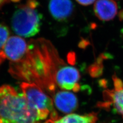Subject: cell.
<instances>
[{
  "label": "cell",
  "instance_id": "obj_7",
  "mask_svg": "<svg viewBox=\"0 0 123 123\" xmlns=\"http://www.w3.org/2000/svg\"><path fill=\"white\" fill-rule=\"evenodd\" d=\"M48 8L55 20L63 22L72 16L74 8L71 0H50Z\"/></svg>",
  "mask_w": 123,
  "mask_h": 123
},
{
  "label": "cell",
  "instance_id": "obj_8",
  "mask_svg": "<svg viewBox=\"0 0 123 123\" xmlns=\"http://www.w3.org/2000/svg\"><path fill=\"white\" fill-rule=\"evenodd\" d=\"M118 6L114 0H97L93 6L94 12L100 21L112 20L117 13Z\"/></svg>",
  "mask_w": 123,
  "mask_h": 123
},
{
  "label": "cell",
  "instance_id": "obj_3",
  "mask_svg": "<svg viewBox=\"0 0 123 123\" xmlns=\"http://www.w3.org/2000/svg\"><path fill=\"white\" fill-rule=\"evenodd\" d=\"M20 87L28 105L36 112L40 121L45 120L49 115L52 120L59 117L52 98L39 86L34 83L23 82Z\"/></svg>",
  "mask_w": 123,
  "mask_h": 123
},
{
  "label": "cell",
  "instance_id": "obj_10",
  "mask_svg": "<svg viewBox=\"0 0 123 123\" xmlns=\"http://www.w3.org/2000/svg\"><path fill=\"white\" fill-rule=\"evenodd\" d=\"M9 36V31L6 26L0 24V50H2Z\"/></svg>",
  "mask_w": 123,
  "mask_h": 123
},
{
  "label": "cell",
  "instance_id": "obj_4",
  "mask_svg": "<svg viewBox=\"0 0 123 123\" xmlns=\"http://www.w3.org/2000/svg\"><path fill=\"white\" fill-rule=\"evenodd\" d=\"M27 50L28 43L24 38L17 36L9 37L3 48L6 58L14 63L24 59Z\"/></svg>",
  "mask_w": 123,
  "mask_h": 123
},
{
  "label": "cell",
  "instance_id": "obj_1",
  "mask_svg": "<svg viewBox=\"0 0 123 123\" xmlns=\"http://www.w3.org/2000/svg\"><path fill=\"white\" fill-rule=\"evenodd\" d=\"M22 93L8 85L0 87V123H40Z\"/></svg>",
  "mask_w": 123,
  "mask_h": 123
},
{
  "label": "cell",
  "instance_id": "obj_14",
  "mask_svg": "<svg viewBox=\"0 0 123 123\" xmlns=\"http://www.w3.org/2000/svg\"><path fill=\"white\" fill-rule=\"evenodd\" d=\"M12 1H18V0H12Z\"/></svg>",
  "mask_w": 123,
  "mask_h": 123
},
{
  "label": "cell",
  "instance_id": "obj_5",
  "mask_svg": "<svg viewBox=\"0 0 123 123\" xmlns=\"http://www.w3.org/2000/svg\"><path fill=\"white\" fill-rule=\"evenodd\" d=\"M114 88L104 92L105 107L112 105L117 112L123 117V83L117 76H113Z\"/></svg>",
  "mask_w": 123,
  "mask_h": 123
},
{
  "label": "cell",
  "instance_id": "obj_9",
  "mask_svg": "<svg viewBox=\"0 0 123 123\" xmlns=\"http://www.w3.org/2000/svg\"><path fill=\"white\" fill-rule=\"evenodd\" d=\"M98 119L97 114L92 112L85 115L70 113L53 121L55 123H96Z\"/></svg>",
  "mask_w": 123,
  "mask_h": 123
},
{
  "label": "cell",
  "instance_id": "obj_2",
  "mask_svg": "<svg viewBox=\"0 0 123 123\" xmlns=\"http://www.w3.org/2000/svg\"><path fill=\"white\" fill-rule=\"evenodd\" d=\"M37 0H27L15 11L11 20V26L18 35L25 37L36 36L41 25V14L38 12Z\"/></svg>",
  "mask_w": 123,
  "mask_h": 123
},
{
  "label": "cell",
  "instance_id": "obj_11",
  "mask_svg": "<svg viewBox=\"0 0 123 123\" xmlns=\"http://www.w3.org/2000/svg\"><path fill=\"white\" fill-rule=\"evenodd\" d=\"M79 4L83 6H88L93 4L95 0H75Z\"/></svg>",
  "mask_w": 123,
  "mask_h": 123
},
{
  "label": "cell",
  "instance_id": "obj_13",
  "mask_svg": "<svg viewBox=\"0 0 123 123\" xmlns=\"http://www.w3.org/2000/svg\"><path fill=\"white\" fill-rule=\"evenodd\" d=\"M7 0H0V7H1L5 3Z\"/></svg>",
  "mask_w": 123,
  "mask_h": 123
},
{
  "label": "cell",
  "instance_id": "obj_6",
  "mask_svg": "<svg viewBox=\"0 0 123 123\" xmlns=\"http://www.w3.org/2000/svg\"><path fill=\"white\" fill-rule=\"evenodd\" d=\"M52 98L54 105L61 112L70 114L78 107V99L72 92L60 89L55 92Z\"/></svg>",
  "mask_w": 123,
  "mask_h": 123
},
{
  "label": "cell",
  "instance_id": "obj_12",
  "mask_svg": "<svg viewBox=\"0 0 123 123\" xmlns=\"http://www.w3.org/2000/svg\"><path fill=\"white\" fill-rule=\"evenodd\" d=\"M6 58V56L5 55L4 53L3 50H0V65L2 64V63L5 60Z\"/></svg>",
  "mask_w": 123,
  "mask_h": 123
}]
</instances>
